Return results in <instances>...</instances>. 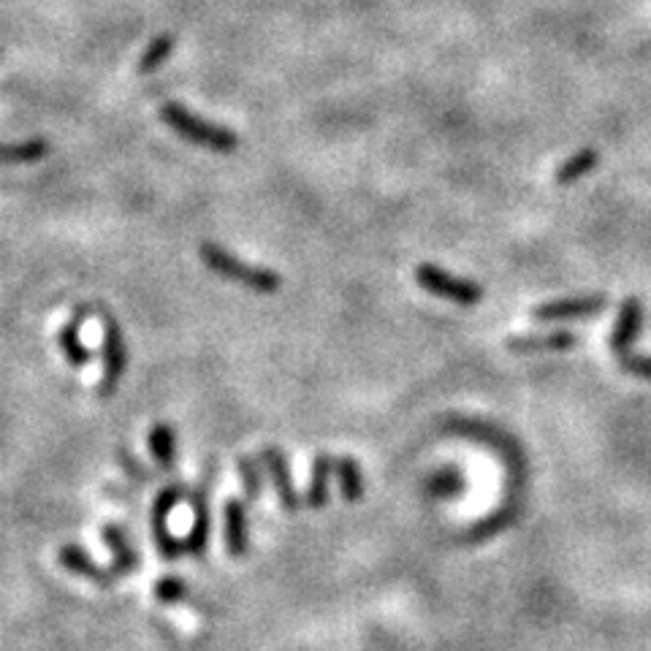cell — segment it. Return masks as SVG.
Listing matches in <instances>:
<instances>
[{
    "label": "cell",
    "mask_w": 651,
    "mask_h": 651,
    "mask_svg": "<svg viewBox=\"0 0 651 651\" xmlns=\"http://www.w3.org/2000/svg\"><path fill=\"white\" fill-rule=\"evenodd\" d=\"M201 261L212 269L220 277H226L231 283H239L250 288L255 293H277L283 288V277L272 269H264V266H250L245 264L242 258H236L223 247L212 245V242H204L199 247Z\"/></svg>",
    "instance_id": "cell-1"
},
{
    "label": "cell",
    "mask_w": 651,
    "mask_h": 651,
    "mask_svg": "<svg viewBox=\"0 0 651 651\" xmlns=\"http://www.w3.org/2000/svg\"><path fill=\"white\" fill-rule=\"evenodd\" d=\"M161 120L169 125L171 131L180 133L182 139L207 147L212 152H234L239 147V136L226 125H215L201 120L193 112H188L182 104H163Z\"/></svg>",
    "instance_id": "cell-2"
},
{
    "label": "cell",
    "mask_w": 651,
    "mask_h": 651,
    "mask_svg": "<svg viewBox=\"0 0 651 651\" xmlns=\"http://www.w3.org/2000/svg\"><path fill=\"white\" fill-rule=\"evenodd\" d=\"M418 285L432 296L448 299V302L459 304V307H472L483 299V288L475 280L467 277H456V274L445 272L434 264H421L416 269Z\"/></svg>",
    "instance_id": "cell-3"
},
{
    "label": "cell",
    "mask_w": 651,
    "mask_h": 651,
    "mask_svg": "<svg viewBox=\"0 0 651 651\" xmlns=\"http://www.w3.org/2000/svg\"><path fill=\"white\" fill-rule=\"evenodd\" d=\"M185 494H188L185 483H171V486H166V489L152 500V538H155L158 554H161L166 562H174V559H180L182 554H185L182 540L174 538L169 529L171 510L180 505Z\"/></svg>",
    "instance_id": "cell-4"
},
{
    "label": "cell",
    "mask_w": 651,
    "mask_h": 651,
    "mask_svg": "<svg viewBox=\"0 0 651 651\" xmlns=\"http://www.w3.org/2000/svg\"><path fill=\"white\" fill-rule=\"evenodd\" d=\"M101 318H104V378H101L98 394H101V399H109L117 391V383L123 380L125 367H128V348H125L120 323L106 312Z\"/></svg>",
    "instance_id": "cell-5"
},
{
    "label": "cell",
    "mask_w": 651,
    "mask_h": 651,
    "mask_svg": "<svg viewBox=\"0 0 651 651\" xmlns=\"http://www.w3.org/2000/svg\"><path fill=\"white\" fill-rule=\"evenodd\" d=\"M608 307L605 296H578V299H557L532 310V318L543 323L576 321V318H595Z\"/></svg>",
    "instance_id": "cell-6"
},
{
    "label": "cell",
    "mask_w": 651,
    "mask_h": 651,
    "mask_svg": "<svg viewBox=\"0 0 651 651\" xmlns=\"http://www.w3.org/2000/svg\"><path fill=\"white\" fill-rule=\"evenodd\" d=\"M212 472H215V462L207 464L204 483L190 497L193 500V527H190L188 538L182 540V546L193 557H201L209 543V483H212Z\"/></svg>",
    "instance_id": "cell-7"
},
{
    "label": "cell",
    "mask_w": 651,
    "mask_h": 651,
    "mask_svg": "<svg viewBox=\"0 0 651 651\" xmlns=\"http://www.w3.org/2000/svg\"><path fill=\"white\" fill-rule=\"evenodd\" d=\"M261 464H264L266 472H269V478H272L280 508L288 510V513H296V510L302 508V497H299V491H296V486H293L291 467H288L285 453L280 451V448L269 445V448L261 451Z\"/></svg>",
    "instance_id": "cell-8"
},
{
    "label": "cell",
    "mask_w": 651,
    "mask_h": 651,
    "mask_svg": "<svg viewBox=\"0 0 651 651\" xmlns=\"http://www.w3.org/2000/svg\"><path fill=\"white\" fill-rule=\"evenodd\" d=\"M57 562L66 567L68 573H74V576H82L87 581H93L101 589H109V586L117 581L112 573V567L98 565L90 554H87L85 548L76 546V543H66V546L57 551Z\"/></svg>",
    "instance_id": "cell-9"
},
{
    "label": "cell",
    "mask_w": 651,
    "mask_h": 651,
    "mask_svg": "<svg viewBox=\"0 0 651 651\" xmlns=\"http://www.w3.org/2000/svg\"><path fill=\"white\" fill-rule=\"evenodd\" d=\"M643 326V304L641 299H635V296H627L622 304V312H619V321L614 326V334H611V350H614V356H622V353H630L633 348V342L638 340V334H641Z\"/></svg>",
    "instance_id": "cell-10"
},
{
    "label": "cell",
    "mask_w": 651,
    "mask_h": 651,
    "mask_svg": "<svg viewBox=\"0 0 651 651\" xmlns=\"http://www.w3.org/2000/svg\"><path fill=\"white\" fill-rule=\"evenodd\" d=\"M101 538H104L106 548L112 551V565L109 567H112L114 578L131 576L133 570L139 567V554H136V548L131 546L128 535H125L117 524H104V527H101Z\"/></svg>",
    "instance_id": "cell-11"
},
{
    "label": "cell",
    "mask_w": 651,
    "mask_h": 651,
    "mask_svg": "<svg viewBox=\"0 0 651 651\" xmlns=\"http://www.w3.org/2000/svg\"><path fill=\"white\" fill-rule=\"evenodd\" d=\"M226 551L228 557H245L247 546H250V527H247V508L245 502H239V497L226 500Z\"/></svg>",
    "instance_id": "cell-12"
},
{
    "label": "cell",
    "mask_w": 651,
    "mask_h": 651,
    "mask_svg": "<svg viewBox=\"0 0 651 651\" xmlns=\"http://www.w3.org/2000/svg\"><path fill=\"white\" fill-rule=\"evenodd\" d=\"M578 345V334L573 331H551V334H529V337H510L508 348L513 353H562Z\"/></svg>",
    "instance_id": "cell-13"
},
{
    "label": "cell",
    "mask_w": 651,
    "mask_h": 651,
    "mask_svg": "<svg viewBox=\"0 0 651 651\" xmlns=\"http://www.w3.org/2000/svg\"><path fill=\"white\" fill-rule=\"evenodd\" d=\"M334 478V462H331L329 453H318L315 464H312V481L307 489V500L304 505L312 510H321L329 505V486Z\"/></svg>",
    "instance_id": "cell-14"
},
{
    "label": "cell",
    "mask_w": 651,
    "mask_h": 651,
    "mask_svg": "<svg viewBox=\"0 0 651 651\" xmlns=\"http://www.w3.org/2000/svg\"><path fill=\"white\" fill-rule=\"evenodd\" d=\"M147 443H150L152 459L158 462L161 470H171L177 464V432L169 424L152 426Z\"/></svg>",
    "instance_id": "cell-15"
},
{
    "label": "cell",
    "mask_w": 651,
    "mask_h": 651,
    "mask_svg": "<svg viewBox=\"0 0 651 651\" xmlns=\"http://www.w3.org/2000/svg\"><path fill=\"white\" fill-rule=\"evenodd\" d=\"M334 478L340 481V491L345 502H361L364 497V475L353 456H340L334 462Z\"/></svg>",
    "instance_id": "cell-16"
},
{
    "label": "cell",
    "mask_w": 651,
    "mask_h": 651,
    "mask_svg": "<svg viewBox=\"0 0 651 651\" xmlns=\"http://www.w3.org/2000/svg\"><path fill=\"white\" fill-rule=\"evenodd\" d=\"M597 163H600V152L592 150V147L578 150L573 158H567V161L559 166L554 180H557V185H573V182L584 180L586 174H592Z\"/></svg>",
    "instance_id": "cell-17"
},
{
    "label": "cell",
    "mask_w": 651,
    "mask_h": 651,
    "mask_svg": "<svg viewBox=\"0 0 651 651\" xmlns=\"http://www.w3.org/2000/svg\"><path fill=\"white\" fill-rule=\"evenodd\" d=\"M85 315L87 310H76L74 318L63 326V331H60V350H63V356H66L74 367H85L87 361H90V350H87L85 345H82V340H79V323H82Z\"/></svg>",
    "instance_id": "cell-18"
},
{
    "label": "cell",
    "mask_w": 651,
    "mask_h": 651,
    "mask_svg": "<svg viewBox=\"0 0 651 651\" xmlns=\"http://www.w3.org/2000/svg\"><path fill=\"white\" fill-rule=\"evenodd\" d=\"M236 470H239V478H242V486H245L247 502L261 500V491H264L261 462H255L253 456H247V453H239L236 456Z\"/></svg>",
    "instance_id": "cell-19"
},
{
    "label": "cell",
    "mask_w": 651,
    "mask_h": 651,
    "mask_svg": "<svg viewBox=\"0 0 651 651\" xmlns=\"http://www.w3.org/2000/svg\"><path fill=\"white\" fill-rule=\"evenodd\" d=\"M49 144L36 139L25 144H0V163H33L47 158Z\"/></svg>",
    "instance_id": "cell-20"
},
{
    "label": "cell",
    "mask_w": 651,
    "mask_h": 651,
    "mask_svg": "<svg viewBox=\"0 0 651 651\" xmlns=\"http://www.w3.org/2000/svg\"><path fill=\"white\" fill-rule=\"evenodd\" d=\"M174 44H177V38L174 36H158L152 41L147 52L142 55V63H139V74H152L155 68L161 66L163 60L174 52Z\"/></svg>",
    "instance_id": "cell-21"
},
{
    "label": "cell",
    "mask_w": 651,
    "mask_h": 651,
    "mask_svg": "<svg viewBox=\"0 0 651 651\" xmlns=\"http://www.w3.org/2000/svg\"><path fill=\"white\" fill-rule=\"evenodd\" d=\"M188 597V584L177 576H166L155 584V600L163 605L182 603Z\"/></svg>",
    "instance_id": "cell-22"
},
{
    "label": "cell",
    "mask_w": 651,
    "mask_h": 651,
    "mask_svg": "<svg viewBox=\"0 0 651 651\" xmlns=\"http://www.w3.org/2000/svg\"><path fill=\"white\" fill-rule=\"evenodd\" d=\"M616 361H619V369H622L624 375H633V378H641V380H651V356H635L633 350H630V353L616 356Z\"/></svg>",
    "instance_id": "cell-23"
},
{
    "label": "cell",
    "mask_w": 651,
    "mask_h": 651,
    "mask_svg": "<svg viewBox=\"0 0 651 651\" xmlns=\"http://www.w3.org/2000/svg\"><path fill=\"white\" fill-rule=\"evenodd\" d=\"M117 453H120V464H123L125 470L133 472V475H136L139 481H150V478H147V472L142 470V464L136 462V459H131V456H128V453H125V451H117Z\"/></svg>",
    "instance_id": "cell-24"
}]
</instances>
